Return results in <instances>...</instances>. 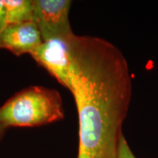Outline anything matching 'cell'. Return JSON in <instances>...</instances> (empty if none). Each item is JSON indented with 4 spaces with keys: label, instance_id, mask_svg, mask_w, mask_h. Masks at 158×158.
<instances>
[{
    "label": "cell",
    "instance_id": "52a82bcc",
    "mask_svg": "<svg viewBox=\"0 0 158 158\" xmlns=\"http://www.w3.org/2000/svg\"><path fill=\"white\" fill-rule=\"evenodd\" d=\"M116 158H137L132 151L124 134L121 136L118 142Z\"/></svg>",
    "mask_w": 158,
    "mask_h": 158
},
{
    "label": "cell",
    "instance_id": "9c48e42d",
    "mask_svg": "<svg viewBox=\"0 0 158 158\" xmlns=\"http://www.w3.org/2000/svg\"><path fill=\"white\" fill-rule=\"evenodd\" d=\"M7 128L4 127L3 126H2L0 124V142L2 141V140L3 139V138L5 137L6 132H7Z\"/></svg>",
    "mask_w": 158,
    "mask_h": 158
},
{
    "label": "cell",
    "instance_id": "277c9868",
    "mask_svg": "<svg viewBox=\"0 0 158 158\" xmlns=\"http://www.w3.org/2000/svg\"><path fill=\"white\" fill-rule=\"evenodd\" d=\"M33 22L37 26L43 41L74 34L70 22L72 1L32 0Z\"/></svg>",
    "mask_w": 158,
    "mask_h": 158
},
{
    "label": "cell",
    "instance_id": "7a4b0ae2",
    "mask_svg": "<svg viewBox=\"0 0 158 158\" xmlns=\"http://www.w3.org/2000/svg\"><path fill=\"white\" fill-rule=\"evenodd\" d=\"M64 118L60 93L42 86L23 89L0 106V124L7 129L40 127Z\"/></svg>",
    "mask_w": 158,
    "mask_h": 158
},
{
    "label": "cell",
    "instance_id": "5b68a950",
    "mask_svg": "<svg viewBox=\"0 0 158 158\" xmlns=\"http://www.w3.org/2000/svg\"><path fill=\"white\" fill-rule=\"evenodd\" d=\"M43 43L34 22L7 25L0 34V49L9 51L15 56L31 55Z\"/></svg>",
    "mask_w": 158,
    "mask_h": 158
},
{
    "label": "cell",
    "instance_id": "ba28073f",
    "mask_svg": "<svg viewBox=\"0 0 158 158\" xmlns=\"http://www.w3.org/2000/svg\"><path fill=\"white\" fill-rule=\"evenodd\" d=\"M7 26V16H6V10L4 5L3 0H0V34Z\"/></svg>",
    "mask_w": 158,
    "mask_h": 158
},
{
    "label": "cell",
    "instance_id": "6da1fadb",
    "mask_svg": "<svg viewBox=\"0 0 158 158\" xmlns=\"http://www.w3.org/2000/svg\"><path fill=\"white\" fill-rule=\"evenodd\" d=\"M78 116L76 158H116L132 96L125 56L107 40L76 35L70 87Z\"/></svg>",
    "mask_w": 158,
    "mask_h": 158
},
{
    "label": "cell",
    "instance_id": "3957f363",
    "mask_svg": "<svg viewBox=\"0 0 158 158\" xmlns=\"http://www.w3.org/2000/svg\"><path fill=\"white\" fill-rule=\"evenodd\" d=\"M76 34L43 41L30 56L59 84L69 90L72 68V45Z\"/></svg>",
    "mask_w": 158,
    "mask_h": 158
},
{
    "label": "cell",
    "instance_id": "8992f818",
    "mask_svg": "<svg viewBox=\"0 0 158 158\" xmlns=\"http://www.w3.org/2000/svg\"><path fill=\"white\" fill-rule=\"evenodd\" d=\"M7 25L33 22L32 0H3Z\"/></svg>",
    "mask_w": 158,
    "mask_h": 158
}]
</instances>
